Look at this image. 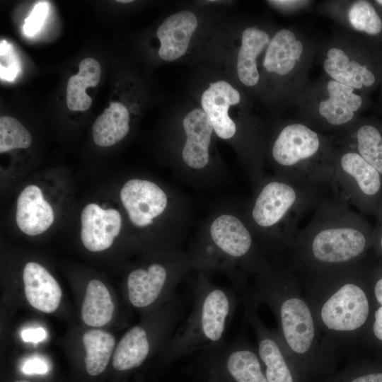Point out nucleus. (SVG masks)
Instances as JSON below:
<instances>
[{
    "label": "nucleus",
    "mask_w": 382,
    "mask_h": 382,
    "mask_svg": "<svg viewBox=\"0 0 382 382\" xmlns=\"http://www.w3.org/2000/svg\"><path fill=\"white\" fill-rule=\"evenodd\" d=\"M54 212L36 185L27 186L17 200L16 221L20 230L36 236L47 230L54 221Z\"/></svg>",
    "instance_id": "obj_20"
},
{
    "label": "nucleus",
    "mask_w": 382,
    "mask_h": 382,
    "mask_svg": "<svg viewBox=\"0 0 382 382\" xmlns=\"http://www.w3.org/2000/svg\"><path fill=\"white\" fill-rule=\"evenodd\" d=\"M378 245H379V247L382 250V234L379 237V239H378Z\"/></svg>",
    "instance_id": "obj_38"
},
{
    "label": "nucleus",
    "mask_w": 382,
    "mask_h": 382,
    "mask_svg": "<svg viewBox=\"0 0 382 382\" xmlns=\"http://www.w3.org/2000/svg\"><path fill=\"white\" fill-rule=\"evenodd\" d=\"M82 340L86 352V371L91 376H97L105 370L110 361L115 345V337L103 330L93 329L86 332Z\"/></svg>",
    "instance_id": "obj_27"
},
{
    "label": "nucleus",
    "mask_w": 382,
    "mask_h": 382,
    "mask_svg": "<svg viewBox=\"0 0 382 382\" xmlns=\"http://www.w3.org/2000/svg\"><path fill=\"white\" fill-rule=\"evenodd\" d=\"M117 2H120V3H129V2H132V0H120V1H117Z\"/></svg>",
    "instance_id": "obj_39"
},
{
    "label": "nucleus",
    "mask_w": 382,
    "mask_h": 382,
    "mask_svg": "<svg viewBox=\"0 0 382 382\" xmlns=\"http://www.w3.org/2000/svg\"><path fill=\"white\" fill-rule=\"evenodd\" d=\"M336 146L318 131L303 122L285 125L271 149L281 175L334 193L333 161Z\"/></svg>",
    "instance_id": "obj_5"
},
{
    "label": "nucleus",
    "mask_w": 382,
    "mask_h": 382,
    "mask_svg": "<svg viewBox=\"0 0 382 382\" xmlns=\"http://www.w3.org/2000/svg\"><path fill=\"white\" fill-rule=\"evenodd\" d=\"M14 382H30V381H26V380H18V381H16Z\"/></svg>",
    "instance_id": "obj_40"
},
{
    "label": "nucleus",
    "mask_w": 382,
    "mask_h": 382,
    "mask_svg": "<svg viewBox=\"0 0 382 382\" xmlns=\"http://www.w3.org/2000/svg\"><path fill=\"white\" fill-rule=\"evenodd\" d=\"M270 40L265 30L254 27L243 30L237 57V73L244 85L252 87L259 82L257 58L266 50Z\"/></svg>",
    "instance_id": "obj_23"
},
{
    "label": "nucleus",
    "mask_w": 382,
    "mask_h": 382,
    "mask_svg": "<svg viewBox=\"0 0 382 382\" xmlns=\"http://www.w3.org/2000/svg\"><path fill=\"white\" fill-rule=\"evenodd\" d=\"M346 382H382V371L357 374Z\"/></svg>",
    "instance_id": "obj_34"
},
{
    "label": "nucleus",
    "mask_w": 382,
    "mask_h": 382,
    "mask_svg": "<svg viewBox=\"0 0 382 382\" xmlns=\"http://www.w3.org/2000/svg\"><path fill=\"white\" fill-rule=\"evenodd\" d=\"M301 277L304 295L328 347L334 352L351 343L370 315L359 262Z\"/></svg>",
    "instance_id": "obj_3"
},
{
    "label": "nucleus",
    "mask_w": 382,
    "mask_h": 382,
    "mask_svg": "<svg viewBox=\"0 0 382 382\" xmlns=\"http://www.w3.org/2000/svg\"><path fill=\"white\" fill-rule=\"evenodd\" d=\"M345 18L353 30L369 35H377L382 30V20L373 4L359 0L349 4Z\"/></svg>",
    "instance_id": "obj_28"
},
{
    "label": "nucleus",
    "mask_w": 382,
    "mask_h": 382,
    "mask_svg": "<svg viewBox=\"0 0 382 382\" xmlns=\"http://www.w3.org/2000/svg\"><path fill=\"white\" fill-rule=\"evenodd\" d=\"M373 289L376 301L382 306V276L376 281Z\"/></svg>",
    "instance_id": "obj_37"
},
{
    "label": "nucleus",
    "mask_w": 382,
    "mask_h": 382,
    "mask_svg": "<svg viewBox=\"0 0 382 382\" xmlns=\"http://www.w3.org/2000/svg\"><path fill=\"white\" fill-rule=\"evenodd\" d=\"M329 195L333 194L281 175L263 185L254 201L252 219L264 230L276 231L279 226L284 249L288 250L299 231L301 219Z\"/></svg>",
    "instance_id": "obj_6"
},
{
    "label": "nucleus",
    "mask_w": 382,
    "mask_h": 382,
    "mask_svg": "<svg viewBox=\"0 0 382 382\" xmlns=\"http://www.w3.org/2000/svg\"><path fill=\"white\" fill-rule=\"evenodd\" d=\"M211 351L234 382H267L257 350L245 339Z\"/></svg>",
    "instance_id": "obj_15"
},
{
    "label": "nucleus",
    "mask_w": 382,
    "mask_h": 382,
    "mask_svg": "<svg viewBox=\"0 0 382 382\" xmlns=\"http://www.w3.org/2000/svg\"><path fill=\"white\" fill-rule=\"evenodd\" d=\"M240 100L239 92L224 81L210 83L202 93V110L209 117L214 130L220 138L228 139L234 136L236 127L228 116V110L231 105L238 104Z\"/></svg>",
    "instance_id": "obj_16"
},
{
    "label": "nucleus",
    "mask_w": 382,
    "mask_h": 382,
    "mask_svg": "<svg viewBox=\"0 0 382 382\" xmlns=\"http://www.w3.org/2000/svg\"><path fill=\"white\" fill-rule=\"evenodd\" d=\"M306 54V45L299 34L293 29L283 28L271 38L262 66L277 76L294 79L305 63Z\"/></svg>",
    "instance_id": "obj_12"
},
{
    "label": "nucleus",
    "mask_w": 382,
    "mask_h": 382,
    "mask_svg": "<svg viewBox=\"0 0 382 382\" xmlns=\"http://www.w3.org/2000/svg\"><path fill=\"white\" fill-rule=\"evenodd\" d=\"M249 301L256 306L262 303L270 307L277 319V332L295 364H318L332 355L296 274L287 266L266 264L257 272Z\"/></svg>",
    "instance_id": "obj_2"
},
{
    "label": "nucleus",
    "mask_w": 382,
    "mask_h": 382,
    "mask_svg": "<svg viewBox=\"0 0 382 382\" xmlns=\"http://www.w3.org/2000/svg\"><path fill=\"white\" fill-rule=\"evenodd\" d=\"M50 370L48 363L42 358L33 357L24 361L21 371L25 374H45Z\"/></svg>",
    "instance_id": "obj_32"
},
{
    "label": "nucleus",
    "mask_w": 382,
    "mask_h": 382,
    "mask_svg": "<svg viewBox=\"0 0 382 382\" xmlns=\"http://www.w3.org/2000/svg\"><path fill=\"white\" fill-rule=\"evenodd\" d=\"M32 143L28 129L16 118L11 116L0 117V152L15 149H27Z\"/></svg>",
    "instance_id": "obj_29"
},
{
    "label": "nucleus",
    "mask_w": 382,
    "mask_h": 382,
    "mask_svg": "<svg viewBox=\"0 0 382 382\" xmlns=\"http://www.w3.org/2000/svg\"><path fill=\"white\" fill-rule=\"evenodd\" d=\"M333 167L334 193L348 204L364 209L380 195L382 175L356 151L336 146Z\"/></svg>",
    "instance_id": "obj_7"
},
{
    "label": "nucleus",
    "mask_w": 382,
    "mask_h": 382,
    "mask_svg": "<svg viewBox=\"0 0 382 382\" xmlns=\"http://www.w3.org/2000/svg\"><path fill=\"white\" fill-rule=\"evenodd\" d=\"M314 96L313 109L306 125L318 129L342 132L355 122L363 105L358 91L328 77Z\"/></svg>",
    "instance_id": "obj_8"
},
{
    "label": "nucleus",
    "mask_w": 382,
    "mask_h": 382,
    "mask_svg": "<svg viewBox=\"0 0 382 382\" xmlns=\"http://www.w3.org/2000/svg\"><path fill=\"white\" fill-rule=\"evenodd\" d=\"M49 6L46 1H40L35 4L29 16L25 20L23 31L27 36H33L40 30L47 16Z\"/></svg>",
    "instance_id": "obj_31"
},
{
    "label": "nucleus",
    "mask_w": 382,
    "mask_h": 382,
    "mask_svg": "<svg viewBox=\"0 0 382 382\" xmlns=\"http://www.w3.org/2000/svg\"><path fill=\"white\" fill-rule=\"evenodd\" d=\"M238 305L233 292L199 280L193 292L192 308L165 347L176 359L196 351H211L224 345L227 329Z\"/></svg>",
    "instance_id": "obj_4"
},
{
    "label": "nucleus",
    "mask_w": 382,
    "mask_h": 382,
    "mask_svg": "<svg viewBox=\"0 0 382 382\" xmlns=\"http://www.w3.org/2000/svg\"><path fill=\"white\" fill-rule=\"evenodd\" d=\"M171 328L166 322L154 332L143 325L131 328L118 342L112 357V366L117 371H128L139 366L149 355L153 346L152 335Z\"/></svg>",
    "instance_id": "obj_18"
},
{
    "label": "nucleus",
    "mask_w": 382,
    "mask_h": 382,
    "mask_svg": "<svg viewBox=\"0 0 382 382\" xmlns=\"http://www.w3.org/2000/svg\"><path fill=\"white\" fill-rule=\"evenodd\" d=\"M377 4H378L379 5L382 6V0H378L376 1Z\"/></svg>",
    "instance_id": "obj_41"
},
{
    "label": "nucleus",
    "mask_w": 382,
    "mask_h": 382,
    "mask_svg": "<svg viewBox=\"0 0 382 382\" xmlns=\"http://www.w3.org/2000/svg\"><path fill=\"white\" fill-rule=\"evenodd\" d=\"M114 310V303L105 284L98 279L90 281L81 306L83 322L91 327L103 326L112 319Z\"/></svg>",
    "instance_id": "obj_26"
},
{
    "label": "nucleus",
    "mask_w": 382,
    "mask_h": 382,
    "mask_svg": "<svg viewBox=\"0 0 382 382\" xmlns=\"http://www.w3.org/2000/svg\"><path fill=\"white\" fill-rule=\"evenodd\" d=\"M21 62L11 44L6 40L0 43V77L13 81L21 72Z\"/></svg>",
    "instance_id": "obj_30"
},
{
    "label": "nucleus",
    "mask_w": 382,
    "mask_h": 382,
    "mask_svg": "<svg viewBox=\"0 0 382 382\" xmlns=\"http://www.w3.org/2000/svg\"><path fill=\"white\" fill-rule=\"evenodd\" d=\"M129 122L127 108L121 103L112 102L93 123L94 142L101 147L115 144L128 133Z\"/></svg>",
    "instance_id": "obj_25"
},
{
    "label": "nucleus",
    "mask_w": 382,
    "mask_h": 382,
    "mask_svg": "<svg viewBox=\"0 0 382 382\" xmlns=\"http://www.w3.org/2000/svg\"><path fill=\"white\" fill-rule=\"evenodd\" d=\"M183 125L187 137L183 159L190 168H204L209 159V146L214 129L212 122L202 109L196 108L186 115Z\"/></svg>",
    "instance_id": "obj_19"
},
{
    "label": "nucleus",
    "mask_w": 382,
    "mask_h": 382,
    "mask_svg": "<svg viewBox=\"0 0 382 382\" xmlns=\"http://www.w3.org/2000/svg\"><path fill=\"white\" fill-rule=\"evenodd\" d=\"M371 328L374 337L382 342V306L374 312Z\"/></svg>",
    "instance_id": "obj_36"
},
{
    "label": "nucleus",
    "mask_w": 382,
    "mask_h": 382,
    "mask_svg": "<svg viewBox=\"0 0 382 382\" xmlns=\"http://www.w3.org/2000/svg\"><path fill=\"white\" fill-rule=\"evenodd\" d=\"M100 75L101 66L96 59L88 57L81 61L79 72L69 77L66 85V101L70 110L85 111L91 107L92 99L86 89L96 86Z\"/></svg>",
    "instance_id": "obj_24"
},
{
    "label": "nucleus",
    "mask_w": 382,
    "mask_h": 382,
    "mask_svg": "<svg viewBox=\"0 0 382 382\" xmlns=\"http://www.w3.org/2000/svg\"><path fill=\"white\" fill-rule=\"evenodd\" d=\"M210 236L222 253L233 259L250 261L257 272L266 265L254 256L252 235L237 217L229 214L217 217L211 225Z\"/></svg>",
    "instance_id": "obj_13"
},
{
    "label": "nucleus",
    "mask_w": 382,
    "mask_h": 382,
    "mask_svg": "<svg viewBox=\"0 0 382 382\" xmlns=\"http://www.w3.org/2000/svg\"><path fill=\"white\" fill-rule=\"evenodd\" d=\"M23 277L25 294L31 306L47 313L58 308L62 295L61 287L44 267L37 262H28Z\"/></svg>",
    "instance_id": "obj_21"
},
{
    "label": "nucleus",
    "mask_w": 382,
    "mask_h": 382,
    "mask_svg": "<svg viewBox=\"0 0 382 382\" xmlns=\"http://www.w3.org/2000/svg\"><path fill=\"white\" fill-rule=\"evenodd\" d=\"M162 263L154 262L146 268L132 271L127 281V296L130 303L137 308H147L158 301H168L175 294L180 271L170 272Z\"/></svg>",
    "instance_id": "obj_9"
},
{
    "label": "nucleus",
    "mask_w": 382,
    "mask_h": 382,
    "mask_svg": "<svg viewBox=\"0 0 382 382\" xmlns=\"http://www.w3.org/2000/svg\"><path fill=\"white\" fill-rule=\"evenodd\" d=\"M323 69L328 77L357 91L373 86L374 73L345 42H333L328 46L323 58Z\"/></svg>",
    "instance_id": "obj_10"
},
{
    "label": "nucleus",
    "mask_w": 382,
    "mask_h": 382,
    "mask_svg": "<svg viewBox=\"0 0 382 382\" xmlns=\"http://www.w3.org/2000/svg\"><path fill=\"white\" fill-rule=\"evenodd\" d=\"M338 142L356 151L382 175V134L371 124H357L339 133Z\"/></svg>",
    "instance_id": "obj_22"
},
{
    "label": "nucleus",
    "mask_w": 382,
    "mask_h": 382,
    "mask_svg": "<svg viewBox=\"0 0 382 382\" xmlns=\"http://www.w3.org/2000/svg\"><path fill=\"white\" fill-rule=\"evenodd\" d=\"M21 335L25 342L33 343L42 342L47 337L45 330L41 327L25 329Z\"/></svg>",
    "instance_id": "obj_33"
},
{
    "label": "nucleus",
    "mask_w": 382,
    "mask_h": 382,
    "mask_svg": "<svg viewBox=\"0 0 382 382\" xmlns=\"http://www.w3.org/2000/svg\"><path fill=\"white\" fill-rule=\"evenodd\" d=\"M270 4L286 11H294L303 8L306 6L309 1H299V0H276L270 1Z\"/></svg>",
    "instance_id": "obj_35"
},
{
    "label": "nucleus",
    "mask_w": 382,
    "mask_h": 382,
    "mask_svg": "<svg viewBox=\"0 0 382 382\" xmlns=\"http://www.w3.org/2000/svg\"><path fill=\"white\" fill-rule=\"evenodd\" d=\"M81 238L85 248L99 252L110 248L119 234L122 218L114 209H104L95 203L87 204L81 212Z\"/></svg>",
    "instance_id": "obj_14"
},
{
    "label": "nucleus",
    "mask_w": 382,
    "mask_h": 382,
    "mask_svg": "<svg viewBox=\"0 0 382 382\" xmlns=\"http://www.w3.org/2000/svg\"><path fill=\"white\" fill-rule=\"evenodd\" d=\"M369 242L361 219L335 195L325 197L288 250L286 265L309 274L359 262Z\"/></svg>",
    "instance_id": "obj_1"
},
{
    "label": "nucleus",
    "mask_w": 382,
    "mask_h": 382,
    "mask_svg": "<svg viewBox=\"0 0 382 382\" xmlns=\"http://www.w3.org/2000/svg\"><path fill=\"white\" fill-rule=\"evenodd\" d=\"M197 26L196 16L191 11H182L168 16L156 31L160 57L173 61L185 54Z\"/></svg>",
    "instance_id": "obj_17"
},
{
    "label": "nucleus",
    "mask_w": 382,
    "mask_h": 382,
    "mask_svg": "<svg viewBox=\"0 0 382 382\" xmlns=\"http://www.w3.org/2000/svg\"><path fill=\"white\" fill-rule=\"evenodd\" d=\"M120 198L131 221L139 227L151 224L153 219L161 214L167 205V197L163 190L146 180L127 181L120 191Z\"/></svg>",
    "instance_id": "obj_11"
}]
</instances>
